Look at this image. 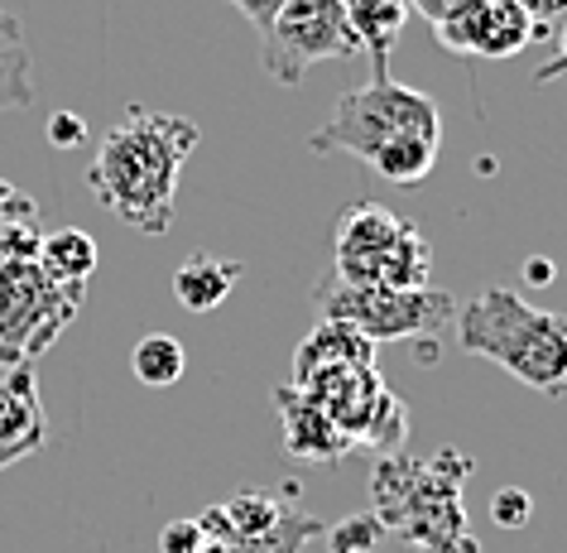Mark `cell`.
I'll use <instances>...</instances> for the list:
<instances>
[{"label":"cell","instance_id":"9a60e30c","mask_svg":"<svg viewBox=\"0 0 567 553\" xmlns=\"http://www.w3.org/2000/svg\"><path fill=\"white\" fill-rule=\"evenodd\" d=\"M39 269H44L49 279H59V285H87L96 269V240L87 232H78V226H63V232L44 236Z\"/></svg>","mask_w":567,"mask_h":553},{"label":"cell","instance_id":"d6986e66","mask_svg":"<svg viewBox=\"0 0 567 553\" xmlns=\"http://www.w3.org/2000/svg\"><path fill=\"white\" fill-rule=\"evenodd\" d=\"M515 6L529 16L534 39H553L558 34V24L567 20V0H515Z\"/></svg>","mask_w":567,"mask_h":553},{"label":"cell","instance_id":"4fadbf2b","mask_svg":"<svg viewBox=\"0 0 567 553\" xmlns=\"http://www.w3.org/2000/svg\"><path fill=\"white\" fill-rule=\"evenodd\" d=\"M347 20H351V34H357L361 53L371 59V78H390V53L404 34L409 6L404 0H351Z\"/></svg>","mask_w":567,"mask_h":553},{"label":"cell","instance_id":"83f0119b","mask_svg":"<svg viewBox=\"0 0 567 553\" xmlns=\"http://www.w3.org/2000/svg\"><path fill=\"white\" fill-rule=\"evenodd\" d=\"M10 193H16V188H6V183H0V207H6V203H10Z\"/></svg>","mask_w":567,"mask_h":553},{"label":"cell","instance_id":"5b68a950","mask_svg":"<svg viewBox=\"0 0 567 553\" xmlns=\"http://www.w3.org/2000/svg\"><path fill=\"white\" fill-rule=\"evenodd\" d=\"M457 481L447 477V452L437 462H409L390 458L375 467V510L390 520L385 530H400L419 553H481L462 530Z\"/></svg>","mask_w":567,"mask_h":553},{"label":"cell","instance_id":"d4e9b609","mask_svg":"<svg viewBox=\"0 0 567 553\" xmlns=\"http://www.w3.org/2000/svg\"><path fill=\"white\" fill-rule=\"evenodd\" d=\"M404 6H409V10H419V16L429 20V24H437V20H447L457 6H466V0H404Z\"/></svg>","mask_w":567,"mask_h":553},{"label":"cell","instance_id":"4316f807","mask_svg":"<svg viewBox=\"0 0 567 553\" xmlns=\"http://www.w3.org/2000/svg\"><path fill=\"white\" fill-rule=\"evenodd\" d=\"M0 44H20V20L10 10H0Z\"/></svg>","mask_w":567,"mask_h":553},{"label":"cell","instance_id":"44dd1931","mask_svg":"<svg viewBox=\"0 0 567 553\" xmlns=\"http://www.w3.org/2000/svg\"><path fill=\"white\" fill-rule=\"evenodd\" d=\"M49 140L59 150H78L82 140H87V121L73 116V111H53V121H49Z\"/></svg>","mask_w":567,"mask_h":553},{"label":"cell","instance_id":"9c48e42d","mask_svg":"<svg viewBox=\"0 0 567 553\" xmlns=\"http://www.w3.org/2000/svg\"><path fill=\"white\" fill-rule=\"evenodd\" d=\"M437 44L462 59H515L534 44V24L515 0H466L433 24Z\"/></svg>","mask_w":567,"mask_h":553},{"label":"cell","instance_id":"7402d4cb","mask_svg":"<svg viewBox=\"0 0 567 553\" xmlns=\"http://www.w3.org/2000/svg\"><path fill=\"white\" fill-rule=\"evenodd\" d=\"M375 534H380V524H375L371 515H365V520H361V515H351L342 530H337V553H351V544H361V549H365V544H375Z\"/></svg>","mask_w":567,"mask_h":553},{"label":"cell","instance_id":"ba28073f","mask_svg":"<svg viewBox=\"0 0 567 553\" xmlns=\"http://www.w3.org/2000/svg\"><path fill=\"white\" fill-rule=\"evenodd\" d=\"M357 53L361 44L351 34L347 0H284L260 34V63L279 88H299L318 63L357 59Z\"/></svg>","mask_w":567,"mask_h":553},{"label":"cell","instance_id":"52a82bcc","mask_svg":"<svg viewBox=\"0 0 567 553\" xmlns=\"http://www.w3.org/2000/svg\"><path fill=\"white\" fill-rule=\"evenodd\" d=\"M87 285H59L39 260H0V371L34 366L82 314Z\"/></svg>","mask_w":567,"mask_h":553},{"label":"cell","instance_id":"6da1fadb","mask_svg":"<svg viewBox=\"0 0 567 553\" xmlns=\"http://www.w3.org/2000/svg\"><path fill=\"white\" fill-rule=\"evenodd\" d=\"M197 150V125L174 111L131 106L96 145L87 164V188L111 217L145 236H164L174 226L178 174Z\"/></svg>","mask_w":567,"mask_h":553},{"label":"cell","instance_id":"8fae6325","mask_svg":"<svg viewBox=\"0 0 567 553\" xmlns=\"http://www.w3.org/2000/svg\"><path fill=\"white\" fill-rule=\"evenodd\" d=\"M279 423H284V443L293 458L308 462H337L351 452V438L337 429V419L318 404V395H308L299 386H284L279 395Z\"/></svg>","mask_w":567,"mask_h":553},{"label":"cell","instance_id":"7a4b0ae2","mask_svg":"<svg viewBox=\"0 0 567 553\" xmlns=\"http://www.w3.org/2000/svg\"><path fill=\"white\" fill-rule=\"evenodd\" d=\"M308 150L351 154V160L371 164L380 178L419 188L443 150V116L429 92L404 88L394 78H371L365 88L337 96L332 116L313 131Z\"/></svg>","mask_w":567,"mask_h":553},{"label":"cell","instance_id":"8992f818","mask_svg":"<svg viewBox=\"0 0 567 553\" xmlns=\"http://www.w3.org/2000/svg\"><path fill=\"white\" fill-rule=\"evenodd\" d=\"M313 308L322 322H347L365 342H433L457 318V304L443 289H385V285H347L318 279Z\"/></svg>","mask_w":567,"mask_h":553},{"label":"cell","instance_id":"cb8c5ba5","mask_svg":"<svg viewBox=\"0 0 567 553\" xmlns=\"http://www.w3.org/2000/svg\"><path fill=\"white\" fill-rule=\"evenodd\" d=\"M231 6H236L240 16H246V20L255 24V34H265V30H269V20L279 16L284 0H231Z\"/></svg>","mask_w":567,"mask_h":553},{"label":"cell","instance_id":"ac0fdd59","mask_svg":"<svg viewBox=\"0 0 567 553\" xmlns=\"http://www.w3.org/2000/svg\"><path fill=\"white\" fill-rule=\"evenodd\" d=\"M39 236L34 222H16V217H0V260H39Z\"/></svg>","mask_w":567,"mask_h":553},{"label":"cell","instance_id":"2e32d148","mask_svg":"<svg viewBox=\"0 0 567 553\" xmlns=\"http://www.w3.org/2000/svg\"><path fill=\"white\" fill-rule=\"evenodd\" d=\"M131 371H135L140 386H154V390L178 386L183 371H188L183 342H178V337H168V332H150V337H140L135 351H131Z\"/></svg>","mask_w":567,"mask_h":553},{"label":"cell","instance_id":"484cf974","mask_svg":"<svg viewBox=\"0 0 567 553\" xmlns=\"http://www.w3.org/2000/svg\"><path fill=\"white\" fill-rule=\"evenodd\" d=\"M553 275H558V269H553L548 260H529V265H524V279H529V285H548Z\"/></svg>","mask_w":567,"mask_h":553},{"label":"cell","instance_id":"277c9868","mask_svg":"<svg viewBox=\"0 0 567 553\" xmlns=\"http://www.w3.org/2000/svg\"><path fill=\"white\" fill-rule=\"evenodd\" d=\"M337 279L347 285H385V289H429L433 246L414 222L394 217L385 203L361 197L337 212L332 226Z\"/></svg>","mask_w":567,"mask_h":553},{"label":"cell","instance_id":"603a6c76","mask_svg":"<svg viewBox=\"0 0 567 553\" xmlns=\"http://www.w3.org/2000/svg\"><path fill=\"white\" fill-rule=\"evenodd\" d=\"M534 82H567V20L558 24V34H553V63L538 68Z\"/></svg>","mask_w":567,"mask_h":553},{"label":"cell","instance_id":"f1b7e54d","mask_svg":"<svg viewBox=\"0 0 567 553\" xmlns=\"http://www.w3.org/2000/svg\"><path fill=\"white\" fill-rule=\"evenodd\" d=\"M347 6H351V0H347Z\"/></svg>","mask_w":567,"mask_h":553},{"label":"cell","instance_id":"ffe728a7","mask_svg":"<svg viewBox=\"0 0 567 553\" xmlns=\"http://www.w3.org/2000/svg\"><path fill=\"white\" fill-rule=\"evenodd\" d=\"M491 515H495V524H501V530H524V524H529V515H534V501L524 491H501L491 501Z\"/></svg>","mask_w":567,"mask_h":553},{"label":"cell","instance_id":"3957f363","mask_svg":"<svg viewBox=\"0 0 567 553\" xmlns=\"http://www.w3.org/2000/svg\"><path fill=\"white\" fill-rule=\"evenodd\" d=\"M457 342L538 395L567 390V318L529 304L515 289H481L457 314Z\"/></svg>","mask_w":567,"mask_h":553},{"label":"cell","instance_id":"5bb4252c","mask_svg":"<svg viewBox=\"0 0 567 553\" xmlns=\"http://www.w3.org/2000/svg\"><path fill=\"white\" fill-rule=\"evenodd\" d=\"M240 275H246V269H240L236 260H221V255L197 250L174 269V294H178V304L188 308V314H212V308H221L226 299H231Z\"/></svg>","mask_w":567,"mask_h":553},{"label":"cell","instance_id":"e0dca14e","mask_svg":"<svg viewBox=\"0 0 567 553\" xmlns=\"http://www.w3.org/2000/svg\"><path fill=\"white\" fill-rule=\"evenodd\" d=\"M34 106V68L20 44H0V111Z\"/></svg>","mask_w":567,"mask_h":553},{"label":"cell","instance_id":"30bf717a","mask_svg":"<svg viewBox=\"0 0 567 553\" xmlns=\"http://www.w3.org/2000/svg\"><path fill=\"white\" fill-rule=\"evenodd\" d=\"M49 443V414L39 400L34 366H10L0 376V472L34 458Z\"/></svg>","mask_w":567,"mask_h":553},{"label":"cell","instance_id":"7c38bea8","mask_svg":"<svg viewBox=\"0 0 567 553\" xmlns=\"http://www.w3.org/2000/svg\"><path fill=\"white\" fill-rule=\"evenodd\" d=\"M357 366H375V342H365L347 322H322L313 337H303L299 357H293V386L308 390L328 376L357 371Z\"/></svg>","mask_w":567,"mask_h":553}]
</instances>
